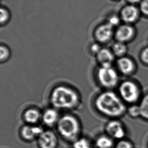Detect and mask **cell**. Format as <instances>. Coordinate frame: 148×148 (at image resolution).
I'll use <instances>...</instances> for the list:
<instances>
[{
	"label": "cell",
	"instance_id": "obj_1",
	"mask_svg": "<svg viewBox=\"0 0 148 148\" xmlns=\"http://www.w3.org/2000/svg\"><path fill=\"white\" fill-rule=\"evenodd\" d=\"M94 104L99 112L111 118L121 117L127 111L124 101L116 93L110 90L98 95Z\"/></svg>",
	"mask_w": 148,
	"mask_h": 148
},
{
	"label": "cell",
	"instance_id": "obj_2",
	"mask_svg": "<svg viewBox=\"0 0 148 148\" xmlns=\"http://www.w3.org/2000/svg\"><path fill=\"white\" fill-rule=\"evenodd\" d=\"M50 102L56 109L72 110L80 103L79 95L76 90L64 85L56 86L50 95Z\"/></svg>",
	"mask_w": 148,
	"mask_h": 148
},
{
	"label": "cell",
	"instance_id": "obj_3",
	"mask_svg": "<svg viewBox=\"0 0 148 148\" xmlns=\"http://www.w3.org/2000/svg\"><path fill=\"white\" fill-rule=\"evenodd\" d=\"M57 128L63 137L70 140H75L80 131L78 120L71 115H65L59 119L57 122Z\"/></svg>",
	"mask_w": 148,
	"mask_h": 148
},
{
	"label": "cell",
	"instance_id": "obj_4",
	"mask_svg": "<svg viewBox=\"0 0 148 148\" xmlns=\"http://www.w3.org/2000/svg\"><path fill=\"white\" fill-rule=\"evenodd\" d=\"M97 76L100 85L106 89L114 88L118 84V73L112 66L101 67L98 70Z\"/></svg>",
	"mask_w": 148,
	"mask_h": 148
},
{
	"label": "cell",
	"instance_id": "obj_5",
	"mask_svg": "<svg viewBox=\"0 0 148 148\" xmlns=\"http://www.w3.org/2000/svg\"><path fill=\"white\" fill-rule=\"evenodd\" d=\"M120 98L124 102L134 104L140 96V90L138 86L132 81L126 80L119 86Z\"/></svg>",
	"mask_w": 148,
	"mask_h": 148
},
{
	"label": "cell",
	"instance_id": "obj_6",
	"mask_svg": "<svg viewBox=\"0 0 148 148\" xmlns=\"http://www.w3.org/2000/svg\"><path fill=\"white\" fill-rule=\"evenodd\" d=\"M141 14L139 7L127 4L121 10L120 18L125 24L132 25L139 20Z\"/></svg>",
	"mask_w": 148,
	"mask_h": 148
},
{
	"label": "cell",
	"instance_id": "obj_7",
	"mask_svg": "<svg viewBox=\"0 0 148 148\" xmlns=\"http://www.w3.org/2000/svg\"><path fill=\"white\" fill-rule=\"evenodd\" d=\"M114 27L109 23L99 26L95 30L94 36L98 42L105 44L110 42L114 36Z\"/></svg>",
	"mask_w": 148,
	"mask_h": 148
},
{
	"label": "cell",
	"instance_id": "obj_8",
	"mask_svg": "<svg viewBox=\"0 0 148 148\" xmlns=\"http://www.w3.org/2000/svg\"><path fill=\"white\" fill-rule=\"evenodd\" d=\"M136 31L132 25L124 24L119 25L114 33V38L117 42L126 43L132 40Z\"/></svg>",
	"mask_w": 148,
	"mask_h": 148
},
{
	"label": "cell",
	"instance_id": "obj_9",
	"mask_svg": "<svg viewBox=\"0 0 148 148\" xmlns=\"http://www.w3.org/2000/svg\"><path fill=\"white\" fill-rule=\"evenodd\" d=\"M106 131L108 134L117 139L124 138L126 132L122 123L117 120H111L106 126Z\"/></svg>",
	"mask_w": 148,
	"mask_h": 148
},
{
	"label": "cell",
	"instance_id": "obj_10",
	"mask_svg": "<svg viewBox=\"0 0 148 148\" xmlns=\"http://www.w3.org/2000/svg\"><path fill=\"white\" fill-rule=\"evenodd\" d=\"M38 144L40 148H56L58 140L54 132L46 131L39 136Z\"/></svg>",
	"mask_w": 148,
	"mask_h": 148
},
{
	"label": "cell",
	"instance_id": "obj_11",
	"mask_svg": "<svg viewBox=\"0 0 148 148\" xmlns=\"http://www.w3.org/2000/svg\"><path fill=\"white\" fill-rule=\"evenodd\" d=\"M117 66L121 73L124 75H130L136 70V64L130 58L122 57L117 60Z\"/></svg>",
	"mask_w": 148,
	"mask_h": 148
},
{
	"label": "cell",
	"instance_id": "obj_12",
	"mask_svg": "<svg viewBox=\"0 0 148 148\" xmlns=\"http://www.w3.org/2000/svg\"><path fill=\"white\" fill-rule=\"evenodd\" d=\"M96 58L101 67H111L115 59V55L112 50L102 48L97 54Z\"/></svg>",
	"mask_w": 148,
	"mask_h": 148
},
{
	"label": "cell",
	"instance_id": "obj_13",
	"mask_svg": "<svg viewBox=\"0 0 148 148\" xmlns=\"http://www.w3.org/2000/svg\"><path fill=\"white\" fill-rule=\"evenodd\" d=\"M42 129L36 126H25L22 128V136L25 139L32 140L42 134Z\"/></svg>",
	"mask_w": 148,
	"mask_h": 148
},
{
	"label": "cell",
	"instance_id": "obj_14",
	"mask_svg": "<svg viewBox=\"0 0 148 148\" xmlns=\"http://www.w3.org/2000/svg\"><path fill=\"white\" fill-rule=\"evenodd\" d=\"M59 115L55 109L50 108L47 109L42 116L43 121L48 126H52L58 122Z\"/></svg>",
	"mask_w": 148,
	"mask_h": 148
},
{
	"label": "cell",
	"instance_id": "obj_15",
	"mask_svg": "<svg viewBox=\"0 0 148 148\" xmlns=\"http://www.w3.org/2000/svg\"><path fill=\"white\" fill-rule=\"evenodd\" d=\"M23 117L26 122L32 124L36 123L40 119V112L36 108H29L25 111Z\"/></svg>",
	"mask_w": 148,
	"mask_h": 148
},
{
	"label": "cell",
	"instance_id": "obj_16",
	"mask_svg": "<svg viewBox=\"0 0 148 148\" xmlns=\"http://www.w3.org/2000/svg\"><path fill=\"white\" fill-rule=\"evenodd\" d=\"M127 47L125 43L123 42H117L112 46V51L115 56L118 58L124 57L127 52Z\"/></svg>",
	"mask_w": 148,
	"mask_h": 148
},
{
	"label": "cell",
	"instance_id": "obj_17",
	"mask_svg": "<svg viewBox=\"0 0 148 148\" xmlns=\"http://www.w3.org/2000/svg\"><path fill=\"white\" fill-rule=\"evenodd\" d=\"M139 106L140 108V117L148 120V94L143 98Z\"/></svg>",
	"mask_w": 148,
	"mask_h": 148
},
{
	"label": "cell",
	"instance_id": "obj_18",
	"mask_svg": "<svg viewBox=\"0 0 148 148\" xmlns=\"http://www.w3.org/2000/svg\"><path fill=\"white\" fill-rule=\"evenodd\" d=\"M113 145L112 139L107 136H102L97 141V146L99 148H111Z\"/></svg>",
	"mask_w": 148,
	"mask_h": 148
},
{
	"label": "cell",
	"instance_id": "obj_19",
	"mask_svg": "<svg viewBox=\"0 0 148 148\" xmlns=\"http://www.w3.org/2000/svg\"><path fill=\"white\" fill-rule=\"evenodd\" d=\"M11 56V51L5 45H1L0 47V61L1 63L7 62Z\"/></svg>",
	"mask_w": 148,
	"mask_h": 148
},
{
	"label": "cell",
	"instance_id": "obj_20",
	"mask_svg": "<svg viewBox=\"0 0 148 148\" xmlns=\"http://www.w3.org/2000/svg\"><path fill=\"white\" fill-rule=\"evenodd\" d=\"M129 115L132 118H137L140 116V108L139 105L133 104L127 109Z\"/></svg>",
	"mask_w": 148,
	"mask_h": 148
},
{
	"label": "cell",
	"instance_id": "obj_21",
	"mask_svg": "<svg viewBox=\"0 0 148 148\" xmlns=\"http://www.w3.org/2000/svg\"><path fill=\"white\" fill-rule=\"evenodd\" d=\"M74 148H92L90 143L86 138H80L76 142L73 144Z\"/></svg>",
	"mask_w": 148,
	"mask_h": 148
},
{
	"label": "cell",
	"instance_id": "obj_22",
	"mask_svg": "<svg viewBox=\"0 0 148 148\" xmlns=\"http://www.w3.org/2000/svg\"><path fill=\"white\" fill-rule=\"evenodd\" d=\"M10 18L9 12L5 9L1 8V25H4L7 23Z\"/></svg>",
	"mask_w": 148,
	"mask_h": 148
},
{
	"label": "cell",
	"instance_id": "obj_23",
	"mask_svg": "<svg viewBox=\"0 0 148 148\" xmlns=\"http://www.w3.org/2000/svg\"><path fill=\"white\" fill-rule=\"evenodd\" d=\"M139 5L141 13L148 17V0H142Z\"/></svg>",
	"mask_w": 148,
	"mask_h": 148
},
{
	"label": "cell",
	"instance_id": "obj_24",
	"mask_svg": "<svg viewBox=\"0 0 148 148\" xmlns=\"http://www.w3.org/2000/svg\"><path fill=\"white\" fill-rule=\"evenodd\" d=\"M116 148H134L132 143L125 140H122L118 143Z\"/></svg>",
	"mask_w": 148,
	"mask_h": 148
},
{
	"label": "cell",
	"instance_id": "obj_25",
	"mask_svg": "<svg viewBox=\"0 0 148 148\" xmlns=\"http://www.w3.org/2000/svg\"><path fill=\"white\" fill-rule=\"evenodd\" d=\"M121 20L120 17H118V16H113L109 19L108 23L114 27L115 26L119 25Z\"/></svg>",
	"mask_w": 148,
	"mask_h": 148
},
{
	"label": "cell",
	"instance_id": "obj_26",
	"mask_svg": "<svg viewBox=\"0 0 148 148\" xmlns=\"http://www.w3.org/2000/svg\"><path fill=\"white\" fill-rule=\"evenodd\" d=\"M140 59L143 63L148 65V47L143 50L140 54Z\"/></svg>",
	"mask_w": 148,
	"mask_h": 148
},
{
	"label": "cell",
	"instance_id": "obj_27",
	"mask_svg": "<svg viewBox=\"0 0 148 148\" xmlns=\"http://www.w3.org/2000/svg\"><path fill=\"white\" fill-rule=\"evenodd\" d=\"M101 49L102 48H101L99 45L95 43V44L92 45V46L90 47V51L92 54H94L96 56L97 54L98 53Z\"/></svg>",
	"mask_w": 148,
	"mask_h": 148
},
{
	"label": "cell",
	"instance_id": "obj_28",
	"mask_svg": "<svg viewBox=\"0 0 148 148\" xmlns=\"http://www.w3.org/2000/svg\"><path fill=\"white\" fill-rule=\"evenodd\" d=\"M142 0H126V2L128 3V4L130 5H140V2H142Z\"/></svg>",
	"mask_w": 148,
	"mask_h": 148
}]
</instances>
